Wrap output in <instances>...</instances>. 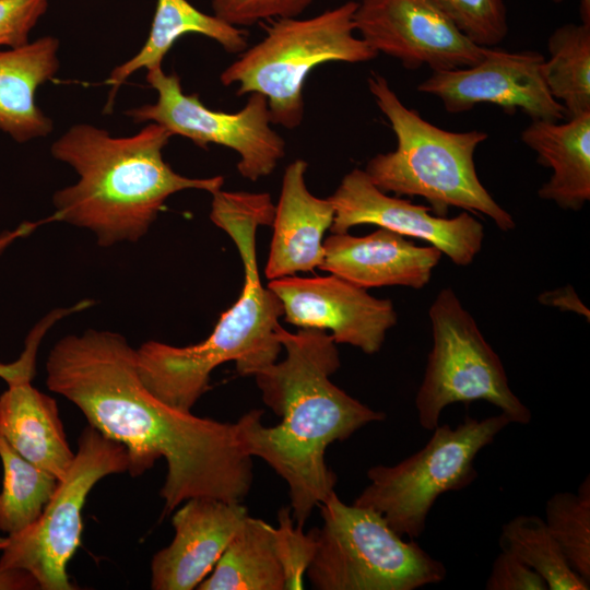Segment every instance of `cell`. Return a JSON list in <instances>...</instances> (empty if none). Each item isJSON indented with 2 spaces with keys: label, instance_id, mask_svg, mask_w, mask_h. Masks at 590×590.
Listing matches in <instances>:
<instances>
[{
  "label": "cell",
  "instance_id": "29",
  "mask_svg": "<svg viewBox=\"0 0 590 590\" xmlns=\"http://www.w3.org/2000/svg\"><path fill=\"white\" fill-rule=\"evenodd\" d=\"M278 522L273 530L274 542L285 590L304 589V578L317 548V529L305 532L304 527L294 521L290 506L279 510Z\"/></svg>",
  "mask_w": 590,
  "mask_h": 590
},
{
  "label": "cell",
  "instance_id": "22",
  "mask_svg": "<svg viewBox=\"0 0 590 590\" xmlns=\"http://www.w3.org/2000/svg\"><path fill=\"white\" fill-rule=\"evenodd\" d=\"M200 34L217 42L227 52L247 49V33L215 14H206L187 0H156L155 13L146 42L131 59L117 66L106 83L111 85L106 109L111 108L119 86L134 72L162 67L175 42L185 34Z\"/></svg>",
  "mask_w": 590,
  "mask_h": 590
},
{
  "label": "cell",
  "instance_id": "32",
  "mask_svg": "<svg viewBox=\"0 0 590 590\" xmlns=\"http://www.w3.org/2000/svg\"><path fill=\"white\" fill-rule=\"evenodd\" d=\"M49 0H0V47L16 48L45 14Z\"/></svg>",
  "mask_w": 590,
  "mask_h": 590
},
{
  "label": "cell",
  "instance_id": "21",
  "mask_svg": "<svg viewBox=\"0 0 590 590\" xmlns=\"http://www.w3.org/2000/svg\"><path fill=\"white\" fill-rule=\"evenodd\" d=\"M58 49L57 38L44 36L0 50V130L20 143L52 130V121L35 103V93L56 75Z\"/></svg>",
  "mask_w": 590,
  "mask_h": 590
},
{
  "label": "cell",
  "instance_id": "15",
  "mask_svg": "<svg viewBox=\"0 0 590 590\" xmlns=\"http://www.w3.org/2000/svg\"><path fill=\"white\" fill-rule=\"evenodd\" d=\"M267 286L281 300L285 321L299 328L330 330L335 343L353 345L366 354L377 353L387 331L397 323L390 299L376 298L334 274L284 276Z\"/></svg>",
  "mask_w": 590,
  "mask_h": 590
},
{
  "label": "cell",
  "instance_id": "14",
  "mask_svg": "<svg viewBox=\"0 0 590 590\" xmlns=\"http://www.w3.org/2000/svg\"><path fill=\"white\" fill-rule=\"evenodd\" d=\"M544 57L538 51L508 52L489 48L477 63L433 71L417 91L438 97L448 113L493 104L508 114L521 110L532 120L566 119L564 106L550 94L542 76Z\"/></svg>",
  "mask_w": 590,
  "mask_h": 590
},
{
  "label": "cell",
  "instance_id": "39",
  "mask_svg": "<svg viewBox=\"0 0 590 590\" xmlns=\"http://www.w3.org/2000/svg\"><path fill=\"white\" fill-rule=\"evenodd\" d=\"M213 1V0H212Z\"/></svg>",
  "mask_w": 590,
  "mask_h": 590
},
{
  "label": "cell",
  "instance_id": "27",
  "mask_svg": "<svg viewBox=\"0 0 590 590\" xmlns=\"http://www.w3.org/2000/svg\"><path fill=\"white\" fill-rule=\"evenodd\" d=\"M545 523L570 568L590 581V479L577 493L559 492L548 498Z\"/></svg>",
  "mask_w": 590,
  "mask_h": 590
},
{
  "label": "cell",
  "instance_id": "8",
  "mask_svg": "<svg viewBox=\"0 0 590 590\" xmlns=\"http://www.w3.org/2000/svg\"><path fill=\"white\" fill-rule=\"evenodd\" d=\"M509 424L500 412L482 420L467 416L456 427L437 425L415 453L393 465L371 467L369 484L353 504L378 511L401 536L420 538L437 498L475 481L477 453Z\"/></svg>",
  "mask_w": 590,
  "mask_h": 590
},
{
  "label": "cell",
  "instance_id": "23",
  "mask_svg": "<svg viewBox=\"0 0 590 590\" xmlns=\"http://www.w3.org/2000/svg\"><path fill=\"white\" fill-rule=\"evenodd\" d=\"M274 527L247 516L199 590H285Z\"/></svg>",
  "mask_w": 590,
  "mask_h": 590
},
{
  "label": "cell",
  "instance_id": "25",
  "mask_svg": "<svg viewBox=\"0 0 590 590\" xmlns=\"http://www.w3.org/2000/svg\"><path fill=\"white\" fill-rule=\"evenodd\" d=\"M0 459L3 469L0 532L11 536L39 518L59 481L17 453L1 434Z\"/></svg>",
  "mask_w": 590,
  "mask_h": 590
},
{
  "label": "cell",
  "instance_id": "28",
  "mask_svg": "<svg viewBox=\"0 0 590 590\" xmlns=\"http://www.w3.org/2000/svg\"><path fill=\"white\" fill-rule=\"evenodd\" d=\"M474 44L492 48L508 34L503 0H430Z\"/></svg>",
  "mask_w": 590,
  "mask_h": 590
},
{
  "label": "cell",
  "instance_id": "24",
  "mask_svg": "<svg viewBox=\"0 0 590 590\" xmlns=\"http://www.w3.org/2000/svg\"><path fill=\"white\" fill-rule=\"evenodd\" d=\"M547 50L542 76L550 94L564 106L566 119L590 111V24L556 28Z\"/></svg>",
  "mask_w": 590,
  "mask_h": 590
},
{
  "label": "cell",
  "instance_id": "5",
  "mask_svg": "<svg viewBox=\"0 0 590 590\" xmlns=\"http://www.w3.org/2000/svg\"><path fill=\"white\" fill-rule=\"evenodd\" d=\"M367 83L397 138L394 151L375 155L364 169L376 187L397 197H422L437 216L457 206L491 217L504 232L515 228L476 174L474 152L486 132L444 130L408 108L381 74L371 72Z\"/></svg>",
  "mask_w": 590,
  "mask_h": 590
},
{
  "label": "cell",
  "instance_id": "1",
  "mask_svg": "<svg viewBox=\"0 0 590 590\" xmlns=\"http://www.w3.org/2000/svg\"><path fill=\"white\" fill-rule=\"evenodd\" d=\"M45 368L49 390L126 448L130 475L165 459L164 516L193 497L243 503L248 495L252 460L235 424L199 417L157 399L142 384L135 350L120 333L88 329L66 335L50 350Z\"/></svg>",
  "mask_w": 590,
  "mask_h": 590
},
{
  "label": "cell",
  "instance_id": "30",
  "mask_svg": "<svg viewBox=\"0 0 590 590\" xmlns=\"http://www.w3.org/2000/svg\"><path fill=\"white\" fill-rule=\"evenodd\" d=\"M49 223L48 217L40 222H23L13 231L0 234V256L16 239L30 235L38 225ZM68 315L66 308L56 309L42 319L30 332L20 357L9 364L0 363V378L8 385L32 380L35 375L36 355L45 333Z\"/></svg>",
  "mask_w": 590,
  "mask_h": 590
},
{
  "label": "cell",
  "instance_id": "4",
  "mask_svg": "<svg viewBox=\"0 0 590 590\" xmlns=\"http://www.w3.org/2000/svg\"><path fill=\"white\" fill-rule=\"evenodd\" d=\"M172 137L155 122L129 137H113L86 123L72 126L54 142L51 154L69 164L79 180L55 192L49 221L90 229L102 247L135 243L172 194L222 189V176L189 178L164 161L163 149Z\"/></svg>",
  "mask_w": 590,
  "mask_h": 590
},
{
  "label": "cell",
  "instance_id": "19",
  "mask_svg": "<svg viewBox=\"0 0 590 590\" xmlns=\"http://www.w3.org/2000/svg\"><path fill=\"white\" fill-rule=\"evenodd\" d=\"M24 380L0 396V434L23 458L61 480L74 452L67 440L57 402Z\"/></svg>",
  "mask_w": 590,
  "mask_h": 590
},
{
  "label": "cell",
  "instance_id": "2",
  "mask_svg": "<svg viewBox=\"0 0 590 590\" xmlns=\"http://www.w3.org/2000/svg\"><path fill=\"white\" fill-rule=\"evenodd\" d=\"M276 333L285 358L253 377L264 404L281 421L266 426L263 411L250 410L234 424L244 451L261 458L286 482L293 519L304 527L337 484L324 458L327 448L369 423L384 421L386 414L330 380L341 361L327 331L300 328L292 333L280 324Z\"/></svg>",
  "mask_w": 590,
  "mask_h": 590
},
{
  "label": "cell",
  "instance_id": "34",
  "mask_svg": "<svg viewBox=\"0 0 590 590\" xmlns=\"http://www.w3.org/2000/svg\"><path fill=\"white\" fill-rule=\"evenodd\" d=\"M539 299L544 305H552L564 310L575 311L583 317H587L589 320V310L580 302L571 286L557 288L553 292L541 294Z\"/></svg>",
  "mask_w": 590,
  "mask_h": 590
},
{
  "label": "cell",
  "instance_id": "31",
  "mask_svg": "<svg viewBox=\"0 0 590 590\" xmlns=\"http://www.w3.org/2000/svg\"><path fill=\"white\" fill-rule=\"evenodd\" d=\"M314 0H213L214 14L235 26L266 20L298 17Z\"/></svg>",
  "mask_w": 590,
  "mask_h": 590
},
{
  "label": "cell",
  "instance_id": "37",
  "mask_svg": "<svg viewBox=\"0 0 590 590\" xmlns=\"http://www.w3.org/2000/svg\"><path fill=\"white\" fill-rule=\"evenodd\" d=\"M7 543H8V536H2V535H0V551H1L2 548H4V546L7 545Z\"/></svg>",
  "mask_w": 590,
  "mask_h": 590
},
{
  "label": "cell",
  "instance_id": "26",
  "mask_svg": "<svg viewBox=\"0 0 590 590\" xmlns=\"http://www.w3.org/2000/svg\"><path fill=\"white\" fill-rule=\"evenodd\" d=\"M502 551L534 569L551 590H588L589 582L567 563L545 521L535 515L516 516L502 528Z\"/></svg>",
  "mask_w": 590,
  "mask_h": 590
},
{
  "label": "cell",
  "instance_id": "11",
  "mask_svg": "<svg viewBox=\"0 0 590 590\" xmlns=\"http://www.w3.org/2000/svg\"><path fill=\"white\" fill-rule=\"evenodd\" d=\"M146 81L158 97L126 113L135 122L158 123L201 148L217 144L235 151L238 173L251 181L269 176L284 157L285 141L271 127L263 95L251 93L240 110L225 113L206 107L197 93L185 94L179 76L162 67L148 70Z\"/></svg>",
  "mask_w": 590,
  "mask_h": 590
},
{
  "label": "cell",
  "instance_id": "9",
  "mask_svg": "<svg viewBox=\"0 0 590 590\" xmlns=\"http://www.w3.org/2000/svg\"><path fill=\"white\" fill-rule=\"evenodd\" d=\"M428 316L433 347L415 398L420 425L433 430L446 406L480 400L510 423H530L531 411L511 390L499 356L451 287L437 294Z\"/></svg>",
  "mask_w": 590,
  "mask_h": 590
},
{
  "label": "cell",
  "instance_id": "6",
  "mask_svg": "<svg viewBox=\"0 0 590 590\" xmlns=\"http://www.w3.org/2000/svg\"><path fill=\"white\" fill-rule=\"evenodd\" d=\"M356 7L350 0L308 19L272 20L266 36L221 73V83L237 84V95H263L273 125L299 127L305 114L304 85L315 68L332 61L366 62L378 56L354 35Z\"/></svg>",
  "mask_w": 590,
  "mask_h": 590
},
{
  "label": "cell",
  "instance_id": "13",
  "mask_svg": "<svg viewBox=\"0 0 590 590\" xmlns=\"http://www.w3.org/2000/svg\"><path fill=\"white\" fill-rule=\"evenodd\" d=\"M328 199L334 208L333 234L347 233L358 225H377L423 239L461 267L472 263L483 245L484 227L469 212L451 219L430 214L429 206L388 196L359 168L349 172Z\"/></svg>",
  "mask_w": 590,
  "mask_h": 590
},
{
  "label": "cell",
  "instance_id": "16",
  "mask_svg": "<svg viewBox=\"0 0 590 590\" xmlns=\"http://www.w3.org/2000/svg\"><path fill=\"white\" fill-rule=\"evenodd\" d=\"M243 503L210 497L185 502L172 518L169 545L151 562L153 590H192L213 570L248 516Z\"/></svg>",
  "mask_w": 590,
  "mask_h": 590
},
{
  "label": "cell",
  "instance_id": "17",
  "mask_svg": "<svg viewBox=\"0 0 590 590\" xmlns=\"http://www.w3.org/2000/svg\"><path fill=\"white\" fill-rule=\"evenodd\" d=\"M323 250L320 270L365 290L393 285L421 290L442 255L432 245L416 246L382 227L362 237L331 233Z\"/></svg>",
  "mask_w": 590,
  "mask_h": 590
},
{
  "label": "cell",
  "instance_id": "36",
  "mask_svg": "<svg viewBox=\"0 0 590 590\" xmlns=\"http://www.w3.org/2000/svg\"><path fill=\"white\" fill-rule=\"evenodd\" d=\"M581 22L590 24V0H580Z\"/></svg>",
  "mask_w": 590,
  "mask_h": 590
},
{
  "label": "cell",
  "instance_id": "12",
  "mask_svg": "<svg viewBox=\"0 0 590 590\" xmlns=\"http://www.w3.org/2000/svg\"><path fill=\"white\" fill-rule=\"evenodd\" d=\"M354 23L371 49L410 70L470 67L489 49L471 42L430 0H361Z\"/></svg>",
  "mask_w": 590,
  "mask_h": 590
},
{
  "label": "cell",
  "instance_id": "35",
  "mask_svg": "<svg viewBox=\"0 0 590 590\" xmlns=\"http://www.w3.org/2000/svg\"><path fill=\"white\" fill-rule=\"evenodd\" d=\"M39 589L37 580L24 569L0 568V590Z\"/></svg>",
  "mask_w": 590,
  "mask_h": 590
},
{
  "label": "cell",
  "instance_id": "7",
  "mask_svg": "<svg viewBox=\"0 0 590 590\" xmlns=\"http://www.w3.org/2000/svg\"><path fill=\"white\" fill-rule=\"evenodd\" d=\"M322 527L306 576L317 590H415L441 582L446 566L405 541L376 510L344 504L333 491L319 506Z\"/></svg>",
  "mask_w": 590,
  "mask_h": 590
},
{
  "label": "cell",
  "instance_id": "20",
  "mask_svg": "<svg viewBox=\"0 0 590 590\" xmlns=\"http://www.w3.org/2000/svg\"><path fill=\"white\" fill-rule=\"evenodd\" d=\"M521 140L536 153L540 165L553 170L539 197L565 210L583 208L590 200V111L565 122L532 120Z\"/></svg>",
  "mask_w": 590,
  "mask_h": 590
},
{
  "label": "cell",
  "instance_id": "18",
  "mask_svg": "<svg viewBox=\"0 0 590 590\" xmlns=\"http://www.w3.org/2000/svg\"><path fill=\"white\" fill-rule=\"evenodd\" d=\"M307 167L306 161L297 158L283 174L264 268L270 281L312 271L323 260V235L333 223L334 208L328 198L310 193L305 180Z\"/></svg>",
  "mask_w": 590,
  "mask_h": 590
},
{
  "label": "cell",
  "instance_id": "33",
  "mask_svg": "<svg viewBox=\"0 0 590 590\" xmlns=\"http://www.w3.org/2000/svg\"><path fill=\"white\" fill-rule=\"evenodd\" d=\"M486 590H547V583L534 569L512 554L502 551L495 558Z\"/></svg>",
  "mask_w": 590,
  "mask_h": 590
},
{
  "label": "cell",
  "instance_id": "38",
  "mask_svg": "<svg viewBox=\"0 0 590 590\" xmlns=\"http://www.w3.org/2000/svg\"><path fill=\"white\" fill-rule=\"evenodd\" d=\"M552 1H554L555 3H560V2H563L564 0H552Z\"/></svg>",
  "mask_w": 590,
  "mask_h": 590
},
{
  "label": "cell",
  "instance_id": "3",
  "mask_svg": "<svg viewBox=\"0 0 590 590\" xmlns=\"http://www.w3.org/2000/svg\"><path fill=\"white\" fill-rule=\"evenodd\" d=\"M274 210L267 192L220 189L212 193L210 219L234 241L244 267V286L205 340L188 346L151 340L135 350L142 384L164 403L191 412L220 365L235 362L240 376H253L276 362L283 350L276 333L283 306L262 285L256 255L257 228L272 225Z\"/></svg>",
  "mask_w": 590,
  "mask_h": 590
},
{
  "label": "cell",
  "instance_id": "10",
  "mask_svg": "<svg viewBox=\"0 0 590 590\" xmlns=\"http://www.w3.org/2000/svg\"><path fill=\"white\" fill-rule=\"evenodd\" d=\"M128 469V452L121 444L91 425L83 428L74 459L39 518L24 531L8 536L0 568L28 571L42 590L75 589L67 567L81 542L86 497L103 477Z\"/></svg>",
  "mask_w": 590,
  "mask_h": 590
}]
</instances>
